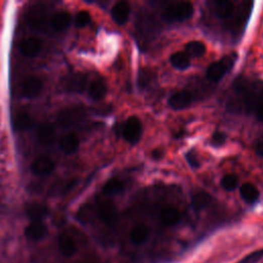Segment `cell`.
<instances>
[{"mask_svg":"<svg viewBox=\"0 0 263 263\" xmlns=\"http://www.w3.org/2000/svg\"><path fill=\"white\" fill-rule=\"evenodd\" d=\"M193 13L194 9L192 4L179 3L168 7L163 14V18L167 22H184L189 20Z\"/></svg>","mask_w":263,"mask_h":263,"instance_id":"cell-1","label":"cell"},{"mask_svg":"<svg viewBox=\"0 0 263 263\" xmlns=\"http://www.w3.org/2000/svg\"><path fill=\"white\" fill-rule=\"evenodd\" d=\"M234 56H227L210 65L207 69V76L210 81L219 82L230 71L234 64Z\"/></svg>","mask_w":263,"mask_h":263,"instance_id":"cell-2","label":"cell"},{"mask_svg":"<svg viewBox=\"0 0 263 263\" xmlns=\"http://www.w3.org/2000/svg\"><path fill=\"white\" fill-rule=\"evenodd\" d=\"M86 116V110L83 107H70L61 110L57 115V123L62 127H70L81 121Z\"/></svg>","mask_w":263,"mask_h":263,"instance_id":"cell-3","label":"cell"},{"mask_svg":"<svg viewBox=\"0 0 263 263\" xmlns=\"http://www.w3.org/2000/svg\"><path fill=\"white\" fill-rule=\"evenodd\" d=\"M142 123L136 116H130L123 126V138L130 144H136L142 137Z\"/></svg>","mask_w":263,"mask_h":263,"instance_id":"cell-4","label":"cell"},{"mask_svg":"<svg viewBox=\"0 0 263 263\" xmlns=\"http://www.w3.org/2000/svg\"><path fill=\"white\" fill-rule=\"evenodd\" d=\"M98 216L100 220L107 226H114L117 222V210L110 201H101L98 204Z\"/></svg>","mask_w":263,"mask_h":263,"instance_id":"cell-5","label":"cell"},{"mask_svg":"<svg viewBox=\"0 0 263 263\" xmlns=\"http://www.w3.org/2000/svg\"><path fill=\"white\" fill-rule=\"evenodd\" d=\"M20 90L23 97L34 99L41 94L43 90V82L37 76H29L22 82Z\"/></svg>","mask_w":263,"mask_h":263,"instance_id":"cell-6","label":"cell"},{"mask_svg":"<svg viewBox=\"0 0 263 263\" xmlns=\"http://www.w3.org/2000/svg\"><path fill=\"white\" fill-rule=\"evenodd\" d=\"M28 25L29 27L37 32L44 31L46 26V11L43 7L38 6L31 9L28 14Z\"/></svg>","mask_w":263,"mask_h":263,"instance_id":"cell-7","label":"cell"},{"mask_svg":"<svg viewBox=\"0 0 263 263\" xmlns=\"http://www.w3.org/2000/svg\"><path fill=\"white\" fill-rule=\"evenodd\" d=\"M56 169V164L46 155L38 156L31 165V172L38 177H46Z\"/></svg>","mask_w":263,"mask_h":263,"instance_id":"cell-8","label":"cell"},{"mask_svg":"<svg viewBox=\"0 0 263 263\" xmlns=\"http://www.w3.org/2000/svg\"><path fill=\"white\" fill-rule=\"evenodd\" d=\"M193 102V95L188 91H180L173 94L169 99L170 107L174 110H182L189 107Z\"/></svg>","mask_w":263,"mask_h":263,"instance_id":"cell-9","label":"cell"},{"mask_svg":"<svg viewBox=\"0 0 263 263\" xmlns=\"http://www.w3.org/2000/svg\"><path fill=\"white\" fill-rule=\"evenodd\" d=\"M19 47L22 55L28 58H34L40 54L42 49V42L39 38L28 37L21 41Z\"/></svg>","mask_w":263,"mask_h":263,"instance_id":"cell-10","label":"cell"},{"mask_svg":"<svg viewBox=\"0 0 263 263\" xmlns=\"http://www.w3.org/2000/svg\"><path fill=\"white\" fill-rule=\"evenodd\" d=\"M37 140L43 146H50L56 142V128L50 123H42L37 128Z\"/></svg>","mask_w":263,"mask_h":263,"instance_id":"cell-11","label":"cell"},{"mask_svg":"<svg viewBox=\"0 0 263 263\" xmlns=\"http://www.w3.org/2000/svg\"><path fill=\"white\" fill-rule=\"evenodd\" d=\"M58 249L62 256H64L65 258H70L75 255L77 251V246L72 236L64 232L59 235Z\"/></svg>","mask_w":263,"mask_h":263,"instance_id":"cell-12","label":"cell"},{"mask_svg":"<svg viewBox=\"0 0 263 263\" xmlns=\"http://www.w3.org/2000/svg\"><path fill=\"white\" fill-rule=\"evenodd\" d=\"M47 234V228L43 222H31L25 228V236L31 242H39Z\"/></svg>","mask_w":263,"mask_h":263,"instance_id":"cell-13","label":"cell"},{"mask_svg":"<svg viewBox=\"0 0 263 263\" xmlns=\"http://www.w3.org/2000/svg\"><path fill=\"white\" fill-rule=\"evenodd\" d=\"M87 76L84 74H73L66 78L64 83L65 90L72 93H83L87 88Z\"/></svg>","mask_w":263,"mask_h":263,"instance_id":"cell-14","label":"cell"},{"mask_svg":"<svg viewBox=\"0 0 263 263\" xmlns=\"http://www.w3.org/2000/svg\"><path fill=\"white\" fill-rule=\"evenodd\" d=\"M182 215L178 209L174 207H167L162 210L160 220L165 226H175L181 221Z\"/></svg>","mask_w":263,"mask_h":263,"instance_id":"cell-15","label":"cell"},{"mask_svg":"<svg viewBox=\"0 0 263 263\" xmlns=\"http://www.w3.org/2000/svg\"><path fill=\"white\" fill-rule=\"evenodd\" d=\"M130 14V7L127 3L120 2L114 5L111 11V16L114 22L118 25H123L127 22Z\"/></svg>","mask_w":263,"mask_h":263,"instance_id":"cell-16","label":"cell"},{"mask_svg":"<svg viewBox=\"0 0 263 263\" xmlns=\"http://www.w3.org/2000/svg\"><path fill=\"white\" fill-rule=\"evenodd\" d=\"M71 23V16L67 12H60L52 16L50 20L51 28L57 32H62L66 30Z\"/></svg>","mask_w":263,"mask_h":263,"instance_id":"cell-17","label":"cell"},{"mask_svg":"<svg viewBox=\"0 0 263 263\" xmlns=\"http://www.w3.org/2000/svg\"><path fill=\"white\" fill-rule=\"evenodd\" d=\"M60 147L64 153L73 154L80 147V138L73 133L64 135L60 140Z\"/></svg>","mask_w":263,"mask_h":263,"instance_id":"cell-18","label":"cell"},{"mask_svg":"<svg viewBox=\"0 0 263 263\" xmlns=\"http://www.w3.org/2000/svg\"><path fill=\"white\" fill-rule=\"evenodd\" d=\"M150 236V229L144 224H138L130 230L129 238L130 241L136 245L144 244Z\"/></svg>","mask_w":263,"mask_h":263,"instance_id":"cell-19","label":"cell"},{"mask_svg":"<svg viewBox=\"0 0 263 263\" xmlns=\"http://www.w3.org/2000/svg\"><path fill=\"white\" fill-rule=\"evenodd\" d=\"M212 202H213V198L211 195H210L208 192L201 191L192 195L191 207L195 212H201L211 205Z\"/></svg>","mask_w":263,"mask_h":263,"instance_id":"cell-20","label":"cell"},{"mask_svg":"<svg viewBox=\"0 0 263 263\" xmlns=\"http://www.w3.org/2000/svg\"><path fill=\"white\" fill-rule=\"evenodd\" d=\"M48 210L42 204H32L27 209V216L31 222H42V220L47 216Z\"/></svg>","mask_w":263,"mask_h":263,"instance_id":"cell-21","label":"cell"},{"mask_svg":"<svg viewBox=\"0 0 263 263\" xmlns=\"http://www.w3.org/2000/svg\"><path fill=\"white\" fill-rule=\"evenodd\" d=\"M125 188V184L119 178H111L104 184L102 191L105 195H115L122 192Z\"/></svg>","mask_w":263,"mask_h":263,"instance_id":"cell-22","label":"cell"},{"mask_svg":"<svg viewBox=\"0 0 263 263\" xmlns=\"http://www.w3.org/2000/svg\"><path fill=\"white\" fill-rule=\"evenodd\" d=\"M240 193L242 199L248 204H254L259 199V191L257 187L251 183H245L241 186Z\"/></svg>","mask_w":263,"mask_h":263,"instance_id":"cell-23","label":"cell"},{"mask_svg":"<svg viewBox=\"0 0 263 263\" xmlns=\"http://www.w3.org/2000/svg\"><path fill=\"white\" fill-rule=\"evenodd\" d=\"M33 125V119L28 112H19L14 119V127L19 132L29 129Z\"/></svg>","mask_w":263,"mask_h":263,"instance_id":"cell-24","label":"cell"},{"mask_svg":"<svg viewBox=\"0 0 263 263\" xmlns=\"http://www.w3.org/2000/svg\"><path fill=\"white\" fill-rule=\"evenodd\" d=\"M106 92H107L106 84L101 80L94 81L89 87V96L95 101H99L102 98H104V96L106 95Z\"/></svg>","mask_w":263,"mask_h":263,"instance_id":"cell-25","label":"cell"},{"mask_svg":"<svg viewBox=\"0 0 263 263\" xmlns=\"http://www.w3.org/2000/svg\"><path fill=\"white\" fill-rule=\"evenodd\" d=\"M170 62L173 67L178 70H185L190 65V59L186 55V52L178 51L170 57Z\"/></svg>","mask_w":263,"mask_h":263,"instance_id":"cell-26","label":"cell"},{"mask_svg":"<svg viewBox=\"0 0 263 263\" xmlns=\"http://www.w3.org/2000/svg\"><path fill=\"white\" fill-rule=\"evenodd\" d=\"M234 12V6L230 2H220L215 4V14L220 19H228Z\"/></svg>","mask_w":263,"mask_h":263,"instance_id":"cell-27","label":"cell"},{"mask_svg":"<svg viewBox=\"0 0 263 263\" xmlns=\"http://www.w3.org/2000/svg\"><path fill=\"white\" fill-rule=\"evenodd\" d=\"M206 45L202 42V41H198V40H194V41H190L186 44L185 46V52L186 55L189 57H194V58H199V57H202L205 55L206 52Z\"/></svg>","mask_w":263,"mask_h":263,"instance_id":"cell-28","label":"cell"},{"mask_svg":"<svg viewBox=\"0 0 263 263\" xmlns=\"http://www.w3.org/2000/svg\"><path fill=\"white\" fill-rule=\"evenodd\" d=\"M238 183H239L238 177H236L235 175H232V174L224 176L221 180L222 187L225 190H228V191L234 190L236 188V186H238Z\"/></svg>","mask_w":263,"mask_h":263,"instance_id":"cell-29","label":"cell"},{"mask_svg":"<svg viewBox=\"0 0 263 263\" xmlns=\"http://www.w3.org/2000/svg\"><path fill=\"white\" fill-rule=\"evenodd\" d=\"M153 78V73L148 70V69H143L140 71L139 76H138V86L140 89H145L147 88Z\"/></svg>","mask_w":263,"mask_h":263,"instance_id":"cell-30","label":"cell"},{"mask_svg":"<svg viewBox=\"0 0 263 263\" xmlns=\"http://www.w3.org/2000/svg\"><path fill=\"white\" fill-rule=\"evenodd\" d=\"M90 22H91V15L87 11L80 12L75 18V24L77 27H80V28L86 27L87 25H89Z\"/></svg>","mask_w":263,"mask_h":263,"instance_id":"cell-31","label":"cell"},{"mask_svg":"<svg viewBox=\"0 0 263 263\" xmlns=\"http://www.w3.org/2000/svg\"><path fill=\"white\" fill-rule=\"evenodd\" d=\"M262 257H263V249H260L252 252L251 254L247 255L246 257H244L242 260H240L236 263H257L259 260H261Z\"/></svg>","mask_w":263,"mask_h":263,"instance_id":"cell-32","label":"cell"},{"mask_svg":"<svg viewBox=\"0 0 263 263\" xmlns=\"http://www.w3.org/2000/svg\"><path fill=\"white\" fill-rule=\"evenodd\" d=\"M185 157H186L187 163L191 166V168H193V169H198V168H200L201 163H200V161H199L198 155H196L193 151L187 152V153L185 154Z\"/></svg>","mask_w":263,"mask_h":263,"instance_id":"cell-33","label":"cell"},{"mask_svg":"<svg viewBox=\"0 0 263 263\" xmlns=\"http://www.w3.org/2000/svg\"><path fill=\"white\" fill-rule=\"evenodd\" d=\"M225 141H226V136L223 133H221V132H217L211 139V143L214 146H221L225 143Z\"/></svg>","mask_w":263,"mask_h":263,"instance_id":"cell-34","label":"cell"},{"mask_svg":"<svg viewBox=\"0 0 263 263\" xmlns=\"http://www.w3.org/2000/svg\"><path fill=\"white\" fill-rule=\"evenodd\" d=\"M77 184V180L76 179H71L69 181H67L65 183V185L62 187V193L65 194V193H68L69 191H71Z\"/></svg>","mask_w":263,"mask_h":263,"instance_id":"cell-35","label":"cell"},{"mask_svg":"<svg viewBox=\"0 0 263 263\" xmlns=\"http://www.w3.org/2000/svg\"><path fill=\"white\" fill-rule=\"evenodd\" d=\"M256 114H257L258 119L263 122V103H261L260 105H258V106H257Z\"/></svg>","mask_w":263,"mask_h":263,"instance_id":"cell-36","label":"cell"},{"mask_svg":"<svg viewBox=\"0 0 263 263\" xmlns=\"http://www.w3.org/2000/svg\"><path fill=\"white\" fill-rule=\"evenodd\" d=\"M152 157L154 160H160L163 157V151L161 149H155L152 151Z\"/></svg>","mask_w":263,"mask_h":263,"instance_id":"cell-37","label":"cell"},{"mask_svg":"<svg viewBox=\"0 0 263 263\" xmlns=\"http://www.w3.org/2000/svg\"><path fill=\"white\" fill-rule=\"evenodd\" d=\"M256 152H257L260 156L263 157V140H261V141L258 142V144H257V146H256Z\"/></svg>","mask_w":263,"mask_h":263,"instance_id":"cell-38","label":"cell"},{"mask_svg":"<svg viewBox=\"0 0 263 263\" xmlns=\"http://www.w3.org/2000/svg\"><path fill=\"white\" fill-rule=\"evenodd\" d=\"M88 263H94V262H88Z\"/></svg>","mask_w":263,"mask_h":263,"instance_id":"cell-39","label":"cell"}]
</instances>
